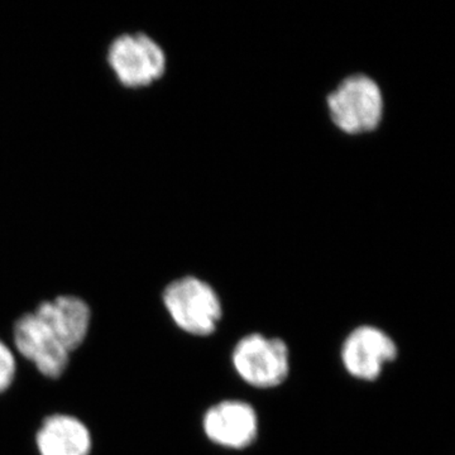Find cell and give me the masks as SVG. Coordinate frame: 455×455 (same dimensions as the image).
Returning <instances> with one entry per match:
<instances>
[{
  "mask_svg": "<svg viewBox=\"0 0 455 455\" xmlns=\"http://www.w3.org/2000/svg\"><path fill=\"white\" fill-rule=\"evenodd\" d=\"M13 333L18 352L44 376L59 379L65 372L70 352L35 313L20 316Z\"/></svg>",
  "mask_w": 455,
  "mask_h": 455,
  "instance_id": "7",
  "label": "cell"
},
{
  "mask_svg": "<svg viewBox=\"0 0 455 455\" xmlns=\"http://www.w3.org/2000/svg\"><path fill=\"white\" fill-rule=\"evenodd\" d=\"M396 341L382 329L361 325L350 331L341 346V363L359 381L372 382L397 358Z\"/></svg>",
  "mask_w": 455,
  "mask_h": 455,
  "instance_id": "5",
  "label": "cell"
},
{
  "mask_svg": "<svg viewBox=\"0 0 455 455\" xmlns=\"http://www.w3.org/2000/svg\"><path fill=\"white\" fill-rule=\"evenodd\" d=\"M232 363L236 374L252 387H277L289 377V347L280 338L251 333L235 344Z\"/></svg>",
  "mask_w": 455,
  "mask_h": 455,
  "instance_id": "2",
  "label": "cell"
},
{
  "mask_svg": "<svg viewBox=\"0 0 455 455\" xmlns=\"http://www.w3.org/2000/svg\"><path fill=\"white\" fill-rule=\"evenodd\" d=\"M259 416L252 405L241 400H224L212 405L203 419L206 438L220 447L242 451L259 436Z\"/></svg>",
  "mask_w": 455,
  "mask_h": 455,
  "instance_id": "6",
  "label": "cell"
},
{
  "mask_svg": "<svg viewBox=\"0 0 455 455\" xmlns=\"http://www.w3.org/2000/svg\"><path fill=\"white\" fill-rule=\"evenodd\" d=\"M41 455H89L92 435L86 425L70 415L49 416L37 433Z\"/></svg>",
  "mask_w": 455,
  "mask_h": 455,
  "instance_id": "9",
  "label": "cell"
},
{
  "mask_svg": "<svg viewBox=\"0 0 455 455\" xmlns=\"http://www.w3.org/2000/svg\"><path fill=\"white\" fill-rule=\"evenodd\" d=\"M16 376V358L4 341L0 340V394L8 390Z\"/></svg>",
  "mask_w": 455,
  "mask_h": 455,
  "instance_id": "10",
  "label": "cell"
},
{
  "mask_svg": "<svg viewBox=\"0 0 455 455\" xmlns=\"http://www.w3.org/2000/svg\"><path fill=\"white\" fill-rule=\"evenodd\" d=\"M108 60L119 82L128 88L149 85L160 79L166 68L164 50L143 33L116 38Z\"/></svg>",
  "mask_w": 455,
  "mask_h": 455,
  "instance_id": "4",
  "label": "cell"
},
{
  "mask_svg": "<svg viewBox=\"0 0 455 455\" xmlns=\"http://www.w3.org/2000/svg\"><path fill=\"white\" fill-rule=\"evenodd\" d=\"M164 302L171 319L185 333L206 337L217 331L223 307L211 284L196 277H182L164 289Z\"/></svg>",
  "mask_w": 455,
  "mask_h": 455,
  "instance_id": "1",
  "label": "cell"
},
{
  "mask_svg": "<svg viewBox=\"0 0 455 455\" xmlns=\"http://www.w3.org/2000/svg\"><path fill=\"white\" fill-rule=\"evenodd\" d=\"M329 112L339 130L350 134L370 132L381 122L383 99L379 85L358 75L344 80L328 98Z\"/></svg>",
  "mask_w": 455,
  "mask_h": 455,
  "instance_id": "3",
  "label": "cell"
},
{
  "mask_svg": "<svg viewBox=\"0 0 455 455\" xmlns=\"http://www.w3.org/2000/svg\"><path fill=\"white\" fill-rule=\"evenodd\" d=\"M33 313L49 326L70 353L79 348L88 335L92 311L76 296H59L55 300L42 302Z\"/></svg>",
  "mask_w": 455,
  "mask_h": 455,
  "instance_id": "8",
  "label": "cell"
}]
</instances>
